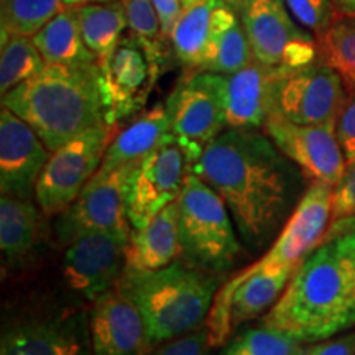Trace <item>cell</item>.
<instances>
[{
  "label": "cell",
  "mask_w": 355,
  "mask_h": 355,
  "mask_svg": "<svg viewBox=\"0 0 355 355\" xmlns=\"http://www.w3.org/2000/svg\"><path fill=\"white\" fill-rule=\"evenodd\" d=\"M193 173L224 199L254 252L285 227L303 196V171L259 128H225L206 145Z\"/></svg>",
  "instance_id": "1"
},
{
  "label": "cell",
  "mask_w": 355,
  "mask_h": 355,
  "mask_svg": "<svg viewBox=\"0 0 355 355\" xmlns=\"http://www.w3.org/2000/svg\"><path fill=\"white\" fill-rule=\"evenodd\" d=\"M261 324L304 344L355 327V216L332 219Z\"/></svg>",
  "instance_id": "2"
},
{
  "label": "cell",
  "mask_w": 355,
  "mask_h": 355,
  "mask_svg": "<svg viewBox=\"0 0 355 355\" xmlns=\"http://www.w3.org/2000/svg\"><path fill=\"white\" fill-rule=\"evenodd\" d=\"M2 105L28 123L53 153L104 121L99 63L46 64L2 96Z\"/></svg>",
  "instance_id": "3"
},
{
  "label": "cell",
  "mask_w": 355,
  "mask_h": 355,
  "mask_svg": "<svg viewBox=\"0 0 355 355\" xmlns=\"http://www.w3.org/2000/svg\"><path fill=\"white\" fill-rule=\"evenodd\" d=\"M115 288L139 308L158 347L206 322L220 282L219 275L175 260L159 270L125 266Z\"/></svg>",
  "instance_id": "4"
},
{
  "label": "cell",
  "mask_w": 355,
  "mask_h": 355,
  "mask_svg": "<svg viewBox=\"0 0 355 355\" xmlns=\"http://www.w3.org/2000/svg\"><path fill=\"white\" fill-rule=\"evenodd\" d=\"M180 204L181 257L207 273L222 275L241 260L243 247L224 199L194 173L186 180Z\"/></svg>",
  "instance_id": "5"
},
{
  "label": "cell",
  "mask_w": 355,
  "mask_h": 355,
  "mask_svg": "<svg viewBox=\"0 0 355 355\" xmlns=\"http://www.w3.org/2000/svg\"><path fill=\"white\" fill-rule=\"evenodd\" d=\"M163 66L162 43L127 35L99 61L104 121L115 127L144 110Z\"/></svg>",
  "instance_id": "6"
},
{
  "label": "cell",
  "mask_w": 355,
  "mask_h": 355,
  "mask_svg": "<svg viewBox=\"0 0 355 355\" xmlns=\"http://www.w3.org/2000/svg\"><path fill=\"white\" fill-rule=\"evenodd\" d=\"M202 146L170 132L133 171L127 194V216L132 229H140L180 199Z\"/></svg>",
  "instance_id": "7"
},
{
  "label": "cell",
  "mask_w": 355,
  "mask_h": 355,
  "mask_svg": "<svg viewBox=\"0 0 355 355\" xmlns=\"http://www.w3.org/2000/svg\"><path fill=\"white\" fill-rule=\"evenodd\" d=\"M112 128L105 122L97 123L51 153L35 188V199L43 214H61L76 201L99 171L112 140Z\"/></svg>",
  "instance_id": "8"
},
{
  "label": "cell",
  "mask_w": 355,
  "mask_h": 355,
  "mask_svg": "<svg viewBox=\"0 0 355 355\" xmlns=\"http://www.w3.org/2000/svg\"><path fill=\"white\" fill-rule=\"evenodd\" d=\"M345 97L343 79L322 61L301 68H279L270 92V117L301 125L336 122Z\"/></svg>",
  "instance_id": "9"
},
{
  "label": "cell",
  "mask_w": 355,
  "mask_h": 355,
  "mask_svg": "<svg viewBox=\"0 0 355 355\" xmlns=\"http://www.w3.org/2000/svg\"><path fill=\"white\" fill-rule=\"evenodd\" d=\"M239 17L260 63L301 68L318 60L316 37L295 20L285 0H242Z\"/></svg>",
  "instance_id": "10"
},
{
  "label": "cell",
  "mask_w": 355,
  "mask_h": 355,
  "mask_svg": "<svg viewBox=\"0 0 355 355\" xmlns=\"http://www.w3.org/2000/svg\"><path fill=\"white\" fill-rule=\"evenodd\" d=\"M165 105L173 135L206 148L227 128V79L211 71H189Z\"/></svg>",
  "instance_id": "11"
},
{
  "label": "cell",
  "mask_w": 355,
  "mask_h": 355,
  "mask_svg": "<svg viewBox=\"0 0 355 355\" xmlns=\"http://www.w3.org/2000/svg\"><path fill=\"white\" fill-rule=\"evenodd\" d=\"M140 163H130L94 178L81 191L68 209L58 214L56 241L68 245L79 235L92 230H123L130 232L127 216V194L133 171Z\"/></svg>",
  "instance_id": "12"
},
{
  "label": "cell",
  "mask_w": 355,
  "mask_h": 355,
  "mask_svg": "<svg viewBox=\"0 0 355 355\" xmlns=\"http://www.w3.org/2000/svg\"><path fill=\"white\" fill-rule=\"evenodd\" d=\"M0 355H94L83 309L38 313L6 324Z\"/></svg>",
  "instance_id": "13"
},
{
  "label": "cell",
  "mask_w": 355,
  "mask_h": 355,
  "mask_svg": "<svg viewBox=\"0 0 355 355\" xmlns=\"http://www.w3.org/2000/svg\"><path fill=\"white\" fill-rule=\"evenodd\" d=\"M130 232L92 230L69 242L63 257V277L69 290L91 303L114 290L125 268Z\"/></svg>",
  "instance_id": "14"
},
{
  "label": "cell",
  "mask_w": 355,
  "mask_h": 355,
  "mask_svg": "<svg viewBox=\"0 0 355 355\" xmlns=\"http://www.w3.org/2000/svg\"><path fill=\"white\" fill-rule=\"evenodd\" d=\"M332 196L334 186L319 180L311 181L272 248L245 270L298 268L329 227L327 224L332 217Z\"/></svg>",
  "instance_id": "15"
},
{
  "label": "cell",
  "mask_w": 355,
  "mask_h": 355,
  "mask_svg": "<svg viewBox=\"0 0 355 355\" xmlns=\"http://www.w3.org/2000/svg\"><path fill=\"white\" fill-rule=\"evenodd\" d=\"M263 132L277 148L311 180L336 186L343 178L347 162L336 133V122L301 125L285 119L270 117Z\"/></svg>",
  "instance_id": "16"
},
{
  "label": "cell",
  "mask_w": 355,
  "mask_h": 355,
  "mask_svg": "<svg viewBox=\"0 0 355 355\" xmlns=\"http://www.w3.org/2000/svg\"><path fill=\"white\" fill-rule=\"evenodd\" d=\"M51 152L24 119L3 107L0 112V191L2 196L32 199Z\"/></svg>",
  "instance_id": "17"
},
{
  "label": "cell",
  "mask_w": 355,
  "mask_h": 355,
  "mask_svg": "<svg viewBox=\"0 0 355 355\" xmlns=\"http://www.w3.org/2000/svg\"><path fill=\"white\" fill-rule=\"evenodd\" d=\"M89 329L94 355H150L155 349L139 308L117 288L92 303Z\"/></svg>",
  "instance_id": "18"
},
{
  "label": "cell",
  "mask_w": 355,
  "mask_h": 355,
  "mask_svg": "<svg viewBox=\"0 0 355 355\" xmlns=\"http://www.w3.org/2000/svg\"><path fill=\"white\" fill-rule=\"evenodd\" d=\"M279 66L260 63L257 58L237 73L227 74V128L263 130L270 117V92Z\"/></svg>",
  "instance_id": "19"
},
{
  "label": "cell",
  "mask_w": 355,
  "mask_h": 355,
  "mask_svg": "<svg viewBox=\"0 0 355 355\" xmlns=\"http://www.w3.org/2000/svg\"><path fill=\"white\" fill-rule=\"evenodd\" d=\"M180 204H168L144 227L132 229L127 243L125 266L135 270H159L181 257L178 230Z\"/></svg>",
  "instance_id": "20"
},
{
  "label": "cell",
  "mask_w": 355,
  "mask_h": 355,
  "mask_svg": "<svg viewBox=\"0 0 355 355\" xmlns=\"http://www.w3.org/2000/svg\"><path fill=\"white\" fill-rule=\"evenodd\" d=\"M168 133H170V119H168L166 105L158 102L152 109L137 115L110 140L97 173L105 175L130 163H140L162 144Z\"/></svg>",
  "instance_id": "21"
},
{
  "label": "cell",
  "mask_w": 355,
  "mask_h": 355,
  "mask_svg": "<svg viewBox=\"0 0 355 355\" xmlns=\"http://www.w3.org/2000/svg\"><path fill=\"white\" fill-rule=\"evenodd\" d=\"M43 219L30 199H0V248L3 261L17 266L28 259L42 241Z\"/></svg>",
  "instance_id": "22"
},
{
  "label": "cell",
  "mask_w": 355,
  "mask_h": 355,
  "mask_svg": "<svg viewBox=\"0 0 355 355\" xmlns=\"http://www.w3.org/2000/svg\"><path fill=\"white\" fill-rule=\"evenodd\" d=\"M254 60L250 42L239 13L225 0H219L214 13V35L206 60L198 71L217 74L237 73Z\"/></svg>",
  "instance_id": "23"
},
{
  "label": "cell",
  "mask_w": 355,
  "mask_h": 355,
  "mask_svg": "<svg viewBox=\"0 0 355 355\" xmlns=\"http://www.w3.org/2000/svg\"><path fill=\"white\" fill-rule=\"evenodd\" d=\"M32 40L46 64L99 63L83 40L78 6H64Z\"/></svg>",
  "instance_id": "24"
},
{
  "label": "cell",
  "mask_w": 355,
  "mask_h": 355,
  "mask_svg": "<svg viewBox=\"0 0 355 355\" xmlns=\"http://www.w3.org/2000/svg\"><path fill=\"white\" fill-rule=\"evenodd\" d=\"M219 0H196L183 7L170 35L173 53L181 64L201 69L214 35V13Z\"/></svg>",
  "instance_id": "25"
},
{
  "label": "cell",
  "mask_w": 355,
  "mask_h": 355,
  "mask_svg": "<svg viewBox=\"0 0 355 355\" xmlns=\"http://www.w3.org/2000/svg\"><path fill=\"white\" fill-rule=\"evenodd\" d=\"M79 7V25L84 43L97 56L104 60L123 38L128 30V20L122 0L89 2Z\"/></svg>",
  "instance_id": "26"
},
{
  "label": "cell",
  "mask_w": 355,
  "mask_h": 355,
  "mask_svg": "<svg viewBox=\"0 0 355 355\" xmlns=\"http://www.w3.org/2000/svg\"><path fill=\"white\" fill-rule=\"evenodd\" d=\"M318 40V60L343 79L347 92H355V13L336 12Z\"/></svg>",
  "instance_id": "27"
},
{
  "label": "cell",
  "mask_w": 355,
  "mask_h": 355,
  "mask_svg": "<svg viewBox=\"0 0 355 355\" xmlns=\"http://www.w3.org/2000/svg\"><path fill=\"white\" fill-rule=\"evenodd\" d=\"M2 55H0V92L7 94L13 87L37 76L43 71L42 53L35 46L32 37L2 35Z\"/></svg>",
  "instance_id": "28"
},
{
  "label": "cell",
  "mask_w": 355,
  "mask_h": 355,
  "mask_svg": "<svg viewBox=\"0 0 355 355\" xmlns=\"http://www.w3.org/2000/svg\"><path fill=\"white\" fill-rule=\"evenodd\" d=\"M64 7V0H2L0 33L33 37Z\"/></svg>",
  "instance_id": "29"
},
{
  "label": "cell",
  "mask_w": 355,
  "mask_h": 355,
  "mask_svg": "<svg viewBox=\"0 0 355 355\" xmlns=\"http://www.w3.org/2000/svg\"><path fill=\"white\" fill-rule=\"evenodd\" d=\"M309 347L285 332L260 324L234 337L220 355H306Z\"/></svg>",
  "instance_id": "30"
},
{
  "label": "cell",
  "mask_w": 355,
  "mask_h": 355,
  "mask_svg": "<svg viewBox=\"0 0 355 355\" xmlns=\"http://www.w3.org/2000/svg\"><path fill=\"white\" fill-rule=\"evenodd\" d=\"M125 7L128 30L146 42L163 43L162 24L153 0H122Z\"/></svg>",
  "instance_id": "31"
},
{
  "label": "cell",
  "mask_w": 355,
  "mask_h": 355,
  "mask_svg": "<svg viewBox=\"0 0 355 355\" xmlns=\"http://www.w3.org/2000/svg\"><path fill=\"white\" fill-rule=\"evenodd\" d=\"M295 20L314 35L319 37L336 15L332 0H285Z\"/></svg>",
  "instance_id": "32"
},
{
  "label": "cell",
  "mask_w": 355,
  "mask_h": 355,
  "mask_svg": "<svg viewBox=\"0 0 355 355\" xmlns=\"http://www.w3.org/2000/svg\"><path fill=\"white\" fill-rule=\"evenodd\" d=\"M211 349L206 322L188 334L158 345L150 355H207Z\"/></svg>",
  "instance_id": "33"
},
{
  "label": "cell",
  "mask_w": 355,
  "mask_h": 355,
  "mask_svg": "<svg viewBox=\"0 0 355 355\" xmlns=\"http://www.w3.org/2000/svg\"><path fill=\"white\" fill-rule=\"evenodd\" d=\"M336 133L347 165L355 163V92H347L336 119Z\"/></svg>",
  "instance_id": "34"
},
{
  "label": "cell",
  "mask_w": 355,
  "mask_h": 355,
  "mask_svg": "<svg viewBox=\"0 0 355 355\" xmlns=\"http://www.w3.org/2000/svg\"><path fill=\"white\" fill-rule=\"evenodd\" d=\"M355 216V163L345 166L332 196V219Z\"/></svg>",
  "instance_id": "35"
},
{
  "label": "cell",
  "mask_w": 355,
  "mask_h": 355,
  "mask_svg": "<svg viewBox=\"0 0 355 355\" xmlns=\"http://www.w3.org/2000/svg\"><path fill=\"white\" fill-rule=\"evenodd\" d=\"M306 355H355V332L311 345Z\"/></svg>",
  "instance_id": "36"
},
{
  "label": "cell",
  "mask_w": 355,
  "mask_h": 355,
  "mask_svg": "<svg viewBox=\"0 0 355 355\" xmlns=\"http://www.w3.org/2000/svg\"><path fill=\"white\" fill-rule=\"evenodd\" d=\"M155 7H157L159 24H162L163 38L168 40L171 35L173 26H175L178 17L183 12V6L180 0H153Z\"/></svg>",
  "instance_id": "37"
},
{
  "label": "cell",
  "mask_w": 355,
  "mask_h": 355,
  "mask_svg": "<svg viewBox=\"0 0 355 355\" xmlns=\"http://www.w3.org/2000/svg\"><path fill=\"white\" fill-rule=\"evenodd\" d=\"M336 12L355 13V0H332Z\"/></svg>",
  "instance_id": "38"
},
{
  "label": "cell",
  "mask_w": 355,
  "mask_h": 355,
  "mask_svg": "<svg viewBox=\"0 0 355 355\" xmlns=\"http://www.w3.org/2000/svg\"><path fill=\"white\" fill-rule=\"evenodd\" d=\"M89 2H109V0H64V6H81Z\"/></svg>",
  "instance_id": "39"
},
{
  "label": "cell",
  "mask_w": 355,
  "mask_h": 355,
  "mask_svg": "<svg viewBox=\"0 0 355 355\" xmlns=\"http://www.w3.org/2000/svg\"><path fill=\"white\" fill-rule=\"evenodd\" d=\"M225 2H227V3H229V6H230V7H232V8H234V10H235V12H237V13H239V10H241V6H242V0H225Z\"/></svg>",
  "instance_id": "40"
},
{
  "label": "cell",
  "mask_w": 355,
  "mask_h": 355,
  "mask_svg": "<svg viewBox=\"0 0 355 355\" xmlns=\"http://www.w3.org/2000/svg\"><path fill=\"white\" fill-rule=\"evenodd\" d=\"M180 2H181V6H183V7H186V6H189V3L196 2V0H180Z\"/></svg>",
  "instance_id": "41"
}]
</instances>
